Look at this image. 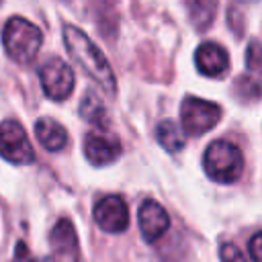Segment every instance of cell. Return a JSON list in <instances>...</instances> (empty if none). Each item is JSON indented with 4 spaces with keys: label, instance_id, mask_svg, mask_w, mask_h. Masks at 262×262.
Here are the masks:
<instances>
[{
    "label": "cell",
    "instance_id": "cell-1",
    "mask_svg": "<svg viewBox=\"0 0 262 262\" xmlns=\"http://www.w3.org/2000/svg\"><path fill=\"white\" fill-rule=\"evenodd\" d=\"M63 43L66 49L70 51V55L74 57V61L86 72V76L96 82L106 94H115L117 90V80L113 74V68L108 63V59L104 57V53L94 45V41H90V37L74 27V25H66L63 27Z\"/></svg>",
    "mask_w": 262,
    "mask_h": 262
},
{
    "label": "cell",
    "instance_id": "cell-2",
    "mask_svg": "<svg viewBox=\"0 0 262 262\" xmlns=\"http://www.w3.org/2000/svg\"><path fill=\"white\" fill-rule=\"evenodd\" d=\"M2 43L6 53L18 61V63H29L37 57L41 43H43V33L37 25L23 16H12L2 31Z\"/></svg>",
    "mask_w": 262,
    "mask_h": 262
},
{
    "label": "cell",
    "instance_id": "cell-3",
    "mask_svg": "<svg viewBox=\"0 0 262 262\" xmlns=\"http://www.w3.org/2000/svg\"><path fill=\"white\" fill-rule=\"evenodd\" d=\"M203 168L207 176L221 184H231L242 176L244 170V156L227 139L211 141L203 156Z\"/></svg>",
    "mask_w": 262,
    "mask_h": 262
},
{
    "label": "cell",
    "instance_id": "cell-4",
    "mask_svg": "<svg viewBox=\"0 0 262 262\" xmlns=\"http://www.w3.org/2000/svg\"><path fill=\"white\" fill-rule=\"evenodd\" d=\"M221 119V108L219 104L196 98V96H186L180 106V121L182 129L188 135H203L209 129H213Z\"/></svg>",
    "mask_w": 262,
    "mask_h": 262
},
{
    "label": "cell",
    "instance_id": "cell-5",
    "mask_svg": "<svg viewBox=\"0 0 262 262\" xmlns=\"http://www.w3.org/2000/svg\"><path fill=\"white\" fill-rule=\"evenodd\" d=\"M39 80L45 96L51 100H66L76 86V76L72 68L59 57H51L41 66Z\"/></svg>",
    "mask_w": 262,
    "mask_h": 262
},
{
    "label": "cell",
    "instance_id": "cell-6",
    "mask_svg": "<svg viewBox=\"0 0 262 262\" xmlns=\"http://www.w3.org/2000/svg\"><path fill=\"white\" fill-rule=\"evenodd\" d=\"M0 156L12 164H31L35 162V149L16 121L0 123Z\"/></svg>",
    "mask_w": 262,
    "mask_h": 262
},
{
    "label": "cell",
    "instance_id": "cell-7",
    "mask_svg": "<svg viewBox=\"0 0 262 262\" xmlns=\"http://www.w3.org/2000/svg\"><path fill=\"white\" fill-rule=\"evenodd\" d=\"M94 221L100 229L108 233H121L129 225V207L123 196L106 194L94 205Z\"/></svg>",
    "mask_w": 262,
    "mask_h": 262
},
{
    "label": "cell",
    "instance_id": "cell-8",
    "mask_svg": "<svg viewBox=\"0 0 262 262\" xmlns=\"http://www.w3.org/2000/svg\"><path fill=\"white\" fill-rule=\"evenodd\" d=\"M137 221H139V231H141L143 239L149 244L160 239L170 227V217H168L166 209L154 199H147L141 203V207L137 211Z\"/></svg>",
    "mask_w": 262,
    "mask_h": 262
},
{
    "label": "cell",
    "instance_id": "cell-9",
    "mask_svg": "<svg viewBox=\"0 0 262 262\" xmlns=\"http://www.w3.org/2000/svg\"><path fill=\"white\" fill-rule=\"evenodd\" d=\"M51 252L55 262H80L78 235L70 219H59L49 235Z\"/></svg>",
    "mask_w": 262,
    "mask_h": 262
},
{
    "label": "cell",
    "instance_id": "cell-10",
    "mask_svg": "<svg viewBox=\"0 0 262 262\" xmlns=\"http://www.w3.org/2000/svg\"><path fill=\"white\" fill-rule=\"evenodd\" d=\"M194 66L207 78H221L229 70V55L219 43L205 41L194 51Z\"/></svg>",
    "mask_w": 262,
    "mask_h": 262
},
{
    "label": "cell",
    "instance_id": "cell-11",
    "mask_svg": "<svg viewBox=\"0 0 262 262\" xmlns=\"http://www.w3.org/2000/svg\"><path fill=\"white\" fill-rule=\"evenodd\" d=\"M84 156L92 166H106L121 156V141L102 131H94L86 135Z\"/></svg>",
    "mask_w": 262,
    "mask_h": 262
},
{
    "label": "cell",
    "instance_id": "cell-12",
    "mask_svg": "<svg viewBox=\"0 0 262 262\" xmlns=\"http://www.w3.org/2000/svg\"><path fill=\"white\" fill-rule=\"evenodd\" d=\"M35 135L39 139V143L47 149V151H59L66 143H68V133L66 129L53 121V119H47V117H41L37 123H35Z\"/></svg>",
    "mask_w": 262,
    "mask_h": 262
},
{
    "label": "cell",
    "instance_id": "cell-13",
    "mask_svg": "<svg viewBox=\"0 0 262 262\" xmlns=\"http://www.w3.org/2000/svg\"><path fill=\"white\" fill-rule=\"evenodd\" d=\"M156 137H158V143H160L166 151H170V154H178V151L184 147V143H186L180 125L174 123V121H170V119H168V121H162V123L158 125Z\"/></svg>",
    "mask_w": 262,
    "mask_h": 262
},
{
    "label": "cell",
    "instance_id": "cell-14",
    "mask_svg": "<svg viewBox=\"0 0 262 262\" xmlns=\"http://www.w3.org/2000/svg\"><path fill=\"white\" fill-rule=\"evenodd\" d=\"M188 18L194 25V29L205 31L215 18L217 12V0H186Z\"/></svg>",
    "mask_w": 262,
    "mask_h": 262
},
{
    "label": "cell",
    "instance_id": "cell-15",
    "mask_svg": "<svg viewBox=\"0 0 262 262\" xmlns=\"http://www.w3.org/2000/svg\"><path fill=\"white\" fill-rule=\"evenodd\" d=\"M80 115H82L88 123L98 125L100 129H106V127H108L106 108H104V104L100 102V98H98L92 90H88V92L84 94V98H82V102H80Z\"/></svg>",
    "mask_w": 262,
    "mask_h": 262
},
{
    "label": "cell",
    "instance_id": "cell-16",
    "mask_svg": "<svg viewBox=\"0 0 262 262\" xmlns=\"http://www.w3.org/2000/svg\"><path fill=\"white\" fill-rule=\"evenodd\" d=\"M246 68L250 76L262 80V45L258 41H252L246 49Z\"/></svg>",
    "mask_w": 262,
    "mask_h": 262
},
{
    "label": "cell",
    "instance_id": "cell-17",
    "mask_svg": "<svg viewBox=\"0 0 262 262\" xmlns=\"http://www.w3.org/2000/svg\"><path fill=\"white\" fill-rule=\"evenodd\" d=\"M219 258H221V262H248L246 256L239 252V248L233 246V244H229V242L227 244H221Z\"/></svg>",
    "mask_w": 262,
    "mask_h": 262
},
{
    "label": "cell",
    "instance_id": "cell-18",
    "mask_svg": "<svg viewBox=\"0 0 262 262\" xmlns=\"http://www.w3.org/2000/svg\"><path fill=\"white\" fill-rule=\"evenodd\" d=\"M248 250H250V258L254 262H262V231L254 233V237L248 244Z\"/></svg>",
    "mask_w": 262,
    "mask_h": 262
},
{
    "label": "cell",
    "instance_id": "cell-19",
    "mask_svg": "<svg viewBox=\"0 0 262 262\" xmlns=\"http://www.w3.org/2000/svg\"><path fill=\"white\" fill-rule=\"evenodd\" d=\"M239 2H246V4H250V2H256V0H239Z\"/></svg>",
    "mask_w": 262,
    "mask_h": 262
},
{
    "label": "cell",
    "instance_id": "cell-20",
    "mask_svg": "<svg viewBox=\"0 0 262 262\" xmlns=\"http://www.w3.org/2000/svg\"><path fill=\"white\" fill-rule=\"evenodd\" d=\"M33 262H47V260H33Z\"/></svg>",
    "mask_w": 262,
    "mask_h": 262
}]
</instances>
